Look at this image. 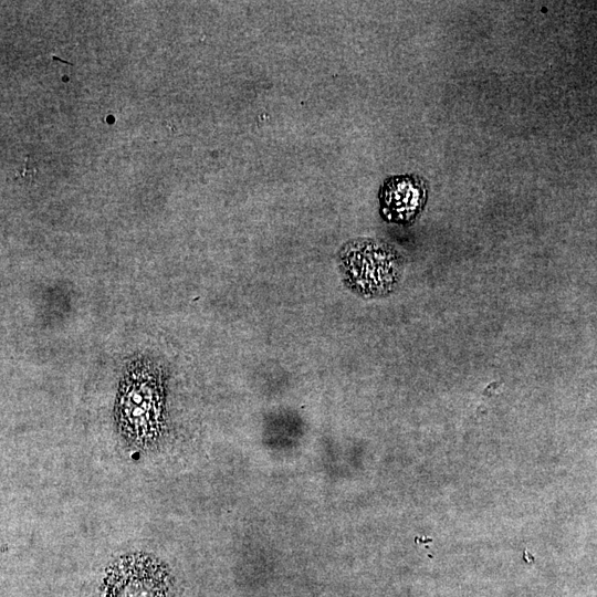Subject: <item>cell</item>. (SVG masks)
<instances>
[{"instance_id":"2","label":"cell","mask_w":597,"mask_h":597,"mask_svg":"<svg viewBox=\"0 0 597 597\" xmlns=\"http://www.w3.org/2000/svg\"><path fill=\"white\" fill-rule=\"evenodd\" d=\"M344 260L352 279H359L358 284L362 290L371 293H385L391 289L398 276L399 262L394 251L389 247L366 240L353 243Z\"/></svg>"},{"instance_id":"3","label":"cell","mask_w":597,"mask_h":597,"mask_svg":"<svg viewBox=\"0 0 597 597\" xmlns=\"http://www.w3.org/2000/svg\"><path fill=\"white\" fill-rule=\"evenodd\" d=\"M427 198L428 185L422 177L394 175L386 178L379 188V211L388 222L408 224L421 213Z\"/></svg>"},{"instance_id":"1","label":"cell","mask_w":597,"mask_h":597,"mask_svg":"<svg viewBox=\"0 0 597 597\" xmlns=\"http://www.w3.org/2000/svg\"><path fill=\"white\" fill-rule=\"evenodd\" d=\"M171 577L156 558L135 554L116 561L103 580L102 597H170Z\"/></svg>"}]
</instances>
